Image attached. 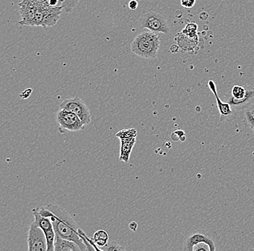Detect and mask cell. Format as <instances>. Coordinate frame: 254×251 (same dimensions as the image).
<instances>
[{"mask_svg": "<svg viewBox=\"0 0 254 251\" xmlns=\"http://www.w3.org/2000/svg\"><path fill=\"white\" fill-rule=\"evenodd\" d=\"M39 211L43 216L50 219L56 235L77 243L81 251H87L79 235L80 228L67 211L55 204H48L45 207L39 208Z\"/></svg>", "mask_w": 254, "mask_h": 251, "instance_id": "obj_1", "label": "cell"}, {"mask_svg": "<svg viewBox=\"0 0 254 251\" xmlns=\"http://www.w3.org/2000/svg\"><path fill=\"white\" fill-rule=\"evenodd\" d=\"M160 47L159 33L144 31L135 37L131 44V50L136 56L143 59L157 58Z\"/></svg>", "mask_w": 254, "mask_h": 251, "instance_id": "obj_2", "label": "cell"}, {"mask_svg": "<svg viewBox=\"0 0 254 251\" xmlns=\"http://www.w3.org/2000/svg\"><path fill=\"white\" fill-rule=\"evenodd\" d=\"M139 21L142 28H146L152 32L170 33L166 15L158 11L150 10L143 12Z\"/></svg>", "mask_w": 254, "mask_h": 251, "instance_id": "obj_3", "label": "cell"}, {"mask_svg": "<svg viewBox=\"0 0 254 251\" xmlns=\"http://www.w3.org/2000/svg\"><path fill=\"white\" fill-rule=\"evenodd\" d=\"M37 9L35 17L34 26H41L46 28L57 24L63 12V7H48L37 0Z\"/></svg>", "mask_w": 254, "mask_h": 251, "instance_id": "obj_4", "label": "cell"}, {"mask_svg": "<svg viewBox=\"0 0 254 251\" xmlns=\"http://www.w3.org/2000/svg\"><path fill=\"white\" fill-rule=\"evenodd\" d=\"M57 121L60 125L59 131L62 134L66 132L79 131L83 130L85 127L77 114L65 109H60L57 112Z\"/></svg>", "mask_w": 254, "mask_h": 251, "instance_id": "obj_5", "label": "cell"}, {"mask_svg": "<svg viewBox=\"0 0 254 251\" xmlns=\"http://www.w3.org/2000/svg\"><path fill=\"white\" fill-rule=\"evenodd\" d=\"M60 108L77 114L85 125H89L92 121L91 113L88 106L78 96L64 100L60 104Z\"/></svg>", "mask_w": 254, "mask_h": 251, "instance_id": "obj_6", "label": "cell"}, {"mask_svg": "<svg viewBox=\"0 0 254 251\" xmlns=\"http://www.w3.org/2000/svg\"><path fill=\"white\" fill-rule=\"evenodd\" d=\"M28 246L29 251H47L45 233L34 222L31 224L28 231Z\"/></svg>", "mask_w": 254, "mask_h": 251, "instance_id": "obj_7", "label": "cell"}, {"mask_svg": "<svg viewBox=\"0 0 254 251\" xmlns=\"http://www.w3.org/2000/svg\"><path fill=\"white\" fill-rule=\"evenodd\" d=\"M208 85L209 88L212 90L214 95V97L217 101V108H218L219 112H220V120L221 122H232L236 118L238 113L235 112L229 103L222 102V100L219 97L217 94V89H216V85L214 81H209Z\"/></svg>", "mask_w": 254, "mask_h": 251, "instance_id": "obj_8", "label": "cell"}, {"mask_svg": "<svg viewBox=\"0 0 254 251\" xmlns=\"http://www.w3.org/2000/svg\"><path fill=\"white\" fill-rule=\"evenodd\" d=\"M37 3V0H23L19 4L21 15V20L19 22V24L34 26Z\"/></svg>", "mask_w": 254, "mask_h": 251, "instance_id": "obj_9", "label": "cell"}, {"mask_svg": "<svg viewBox=\"0 0 254 251\" xmlns=\"http://www.w3.org/2000/svg\"><path fill=\"white\" fill-rule=\"evenodd\" d=\"M246 94L242 99H236L233 97L228 99V102L232 109L237 113L246 110L254 104V87L246 84Z\"/></svg>", "mask_w": 254, "mask_h": 251, "instance_id": "obj_10", "label": "cell"}, {"mask_svg": "<svg viewBox=\"0 0 254 251\" xmlns=\"http://www.w3.org/2000/svg\"><path fill=\"white\" fill-rule=\"evenodd\" d=\"M200 243H205L209 246L210 251H215L216 247L214 241L212 238H209L207 235L201 234V233H194L190 235L184 243L183 250L184 251H193L194 248Z\"/></svg>", "mask_w": 254, "mask_h": 251, "instance_id": "obj_11", "label": "cell"}, {"mask_svg": "<svg viewBox=\"0 0 254 251\" xmlns=\"http://www.w3.org/2000/svg\"><path fill=\"white\" fill-rule=\"evenodd\" d=\"M120 141L121 149L119 160L120 161L127 163L129 160L131 151H132L134 144H136V137L124 138V139H120Z\"/></svg>", "mask_w": 254, "mask_h": 251, "instance_id": "obj_12", "label": "cell"}, {"mask_svg": "<svg viewBox=\"0 0 254 251\" xmlns=\"http://www.w3.org/2000/svg\"><path fill=\"white\" fill-rule=\"evenodd\" d=\"M81 251L77 243L69 240L62 238L56 235L55 251Z\"/></svg>", "mask_w": 254, "mask_h": 251, "instance_id": "obj_13", "label": "cell"}, {"mask_svg": "<svg viewBox=\"0 0 254 251\" xmlns=\"http://www.w3.org/2000/svg\"><path fill=\"white\" fill-rule=\"evenodd\" d=\"M33 217H34V223L42 229L45 234L55 231L53 225L50 219L44 217L39 212V209H33Z\"/></svg>", "mask_w": 254, "mask_h": 251, "instance_id": "obj_14", "label": "cell"}, {"mask_svg": "<svg viewBox=\"0 0 254 251\" xmlns=\"http://www.w3.org/2000/svg\"><path fill=\"white\" fill-rule=\"evenodd\" d=\"M93 241L99 249L106 246L109 241V234L105 230H98L94 234ZM101 250V249H100Z\"/></svg>", "mask_w": 254, "mask_h": 251, "instance_id": "obj_15", "label": "cell"}, {"mask_svg": "<svg viewBox=\"0 0 254 251\" xmlns=\"http://www.w3.org/2000/svg\"><path fill=\"white\" fill-rule=\"evenodd\" d=\"M198 25L195 23H190L186 25L185 28L183 29L182 33L190 37H198L197 35Z\"/></svg>", "mask_w": 254, "mask_h": 251, "instance_id": "obj_16", "label": "cell"}, {"mask_svg": "<svg viewBox=\"0 0 254 251\" xmlns=\"http://www.w3.org/2000/svg\"><path fill=\"white\" fill-rule=\"evenodd\" d=\"M232 97L236 99H242L246 94V85L244 86L241 85H234L231 90Z\"/></svg>", "mask_w": 254, "mask_h": 251, "instance_id": "obj_17", "label": "cell"}, {"mask_svg": "<svg viewBox=\"0 0 254 251\" xmlns=\"http://www.w3.org/2000/svg\"><path fill=\"white\" fill-rule=\"evenodd\" d=\"M137 131L135 128H130V129H124L120 130L117 133V138L119 139H124V138H129L136 137Z\"/></svg>", "mask_w": 254, "mask_h": 251, "instance_id": "obj_18", "label": "cell"}, {"mask_svg": "<svg viewBox=\"0 0 254 251\" xmlns=\"http://www.w3.org/2000/svg\"><path fill=\"white\" fill-rule=\"evenodd\" d=\"M81 0H64L63 9L67 13H71Z\"/></svg>", "mask_w": 254, "mask_h": 251, "instance_id": "obj_19", "label": "cell"}, {"mask_svg": "<svg viewBox=\"0 0 254 251\" xmlns=\"http://www.w3.org/2000/svg\"><path fill=\"white\" fill-rule=\"evenodd\" d=\"M101 251H125V248L118 244V243L114 242V241H109L106 246L101 248Z\"/></svg>", "mask_w": 254, "mask_h": 251, "instance_id": "obj_20", "label": "cell"}, {"mask_svg": "<svg viewBox=\"0 0 254 251\" xmlns=\"http://www.w3.org/2000/svg\"><path fill=\"white\" fill-rule=\"evenodd\" d=\"M246 120L254 133V116L252 111H247L246 112Z\"/></svg>", "mask_w": 254, "mask_h": 251, "instance_id": "obj_21", "label": "cell"}, {"mask_svg": "<svg viewBox=\"0 0 254 251\" xmlns=\"http://www.w3.org/2000/svg\"><path fill=\"white\" fill-rule=\"evenodd\" d=\"M196 4V0H181V4L185 9L192 8Z\"/></svg>", "mask_w": 254, "mask_h": 251, "instance_id": "obj_22", "label": "cell"}, {"mask_svg": "<svg viewBox=\"0 0 254 251\" xmlns=\"http://www.w3.org/2000/svg\"><path fill=\"white\" fill-rule=\"evenodd\" d=\"M173 134L176 135V137L172 138V139L175 141H179V140L184 141V138H182V137H186L185 133H184V131H182V130H177V131L173 133Z\"/></svg>", "mask_w": 254, "mask_h": 251, "instance_id": "obj_23", "label": "cell"}, {"mask_svg": "<svg viewBox=\"0 0 254 251\" xmlns=\"http://www.w3.org/2000/svg\"><path fill=\"white\" fill-rule=\"evenodd\" d=\"M194 251H210V249H209V246L205 244V243H200V244L197 245L196 247L194 248Z\"/></svg>", "mask_w": 254, "mask_h": 251, "instance_id": "obj_24", "label": "cell"}, {"mask_svg": "<svg viewBox=\"0 0 254 251\" xmlns=\"http://www.w3.org/2000/svg\"><path fill=\"white\" fill-rule=\"evenodd\" d=\"M32 91H33L32 88H27L26 90H24L23 92H22V93H20V98L26 99V98H28L30 96H31Z\"/></svg>", "mask_w": 254, "mask_h": 251, "instance_id": "obj_25", "label": "cell"}, {"mask_svg": "<svg viewBox=\"0 0 254 251\" xmlns=\"http://www.w3.org/2000/svg\"><path fill=\"white\" fill-rule=\"evenodd\" d=\"M128 7L131 9H136L138 7V1L136 0H131L128 3Z\"/></svg>", "mask_w": 254, "mask_h": 251, "instance_id": "obj_26", "label": "cell"}, {"mask_svg": "<svg viewBox=\"0 0 254 251\" xmlns=\"http://www.w3.org/2000/svg\"><path fill=\"white\" fill-rule=\"evenodd\" d=\"M128 226H129L130 230L135 232L136 231V229H137L138 225L136 222H131Z\"/></svg>", "mask_w": 254, "mask_h": 251, "instance_id": "obj_27", "label": "cell"}, {"mask_svg": "<svg viewBox=\"0 0 254 251\" xmlns=\"http://www.w3.org/2000/svg\"><path fill=\"white\" fill-rule=\"evenodd\" d=\"M252 113H253V114L254 115V109H253V110H252Z\"/></svg>", "mask_w": 254, "mask_h": 251, "instance_id": "obj_28", "label": "cell"}, {"mask_svg": "<svg viewBox=\"0 0 254 251\" xmlns=\"http://www.w3.org/2000/svg\"></svg>", "mask_w": 254, "mask_h": 251, "instance_id": "obj_29", "label": "cell"}]
</instances>
